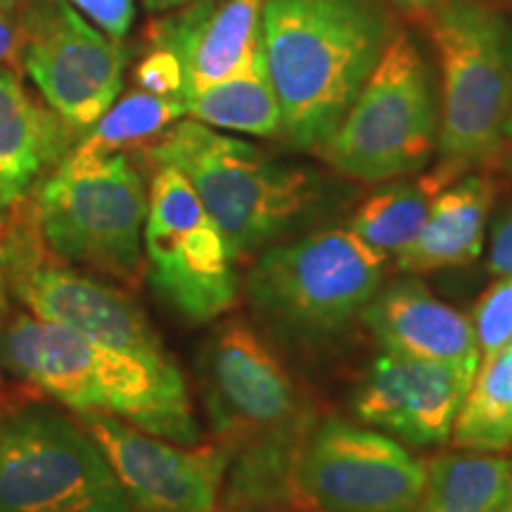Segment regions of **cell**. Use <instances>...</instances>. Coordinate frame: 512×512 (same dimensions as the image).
I'll use <instances>...</instances> for the list:
<instances>
[{"mask_svg": "<svg viewBox=\"0 0 512 512\" xmlns=\"http://www.w3.org/2000/svg\"><path fill=\"white\" fill-rule=\"evenodd\" d=\"M394 31L382 0H266L261 46L287 143L325 145Z\"/></svg>", "mask_w": 512, "mask_h": 512, "instance_id": "6da1fadb", "label": "cell"}, {"mask_svg": "<svg viewBox=\"0 0 512 512\" xmlns=\"http://www.w3.org/2000/svg\"><path fill=\"white\" fill-rule=\"evenodd\" d=\"M3 366L74 413H102L152 437L200 444V422L171 356L114 349L34 316L0 332Z\"/></svg>", "mask_w": 512, "mask_h": 512, "instance_id": "7a4b0ae2", "label": "cell"}, {"mask_svg": "<svg viewBox=\"0 0 512 512\" xmlns=\"http://www.w3.org/2000/svg\"><path fill=\"white\" fill-rule=\"evenodd\" d=\"M382 278L384 259L349 228H323L256 254L245 294L266 339L320 354L361 323Z\"/></svg>", "mask_w": 512, "mask_h": 512, "instance_id": "3957f363", "label": "cell"}, {"mask_svg": "<svg viewBox=\"0 0 512 512\" xmlns=\"http://www.w3.org/2000/svg\"><path fill=\"white\" fill-rule=\"evenodd\" d=\"M147 152L155 166L169 164L188 178L238 259L287 240L323 200L309 169L278 162L195 119H178Z\"/></svg>", "mask_w": 512, "mask_h": 512, "instance_id": "277c9868", "label": "cell"}, {"mask_svg": "<svg viewBox=\"0 0 512 512\" xmlns=\"http://www.w3.org/2000/svg\"><path fill=\"white\" fill-rule=\"evenodd\" d=\"M441 69L439 162L446 183L498 166L505 157L510 64L503 17L484 0H448L430 22Z\"/></svg>", "mask_w": 512, "mask_h": 512, "instance_id": "5b68a950", "label": "cell"}, {"mask_svg": "<svg viewBox=\"0 0 512 512\" xmlns=\"http://www.w3.org/2000/svg\"><path fill=\"white\" fill-rule=\"evenodd\" d=\"M147 188L124 152L69 150L36 195L43 247L133 285L145 266Z\"/></svg>", "mask_w": 512, "mask_h": 512, "instance_id": "8992f818", "label": "cell"}, {"mask_svg": "<svg viewBox=\"0 0 512 512\" xmlns=\"http://www.w3.org/2000/svg\"><path fill=\"white\" fill-rule=\"evenodd\" d=\"M437 128L425 57L406 31H394L366 86L318 152L354 181H392L430 164Z\"/></svg>", "mask_w": 512, "mask_h": 512, "instance_id": "52a82bcc", "label": "cell"}, {"mask_svg": "<svg viewBox=\"0 0 512 512\" xmlns=\"http://www.w3.org/2000/svg\"><path fill=\"white\" fill-rule=\"evenodd\" d=\"M197 382L211 430L233 456L254 446H302L316 425L309 396L271 339L242 318L223 320L204 339Z\"/></svg>", "mask_w": 512, "mask_h": 512, "instance_id": "ba28073f", "label": "cell"}, {"mask_svg": "<svg viewBox=\"0 0 512 512\" xmlns=\"http://www.w3.org/2000/svg\"><path fill=\"white\" fill-rule=\"evenodd\" d=\"M0 512H136L81 422L46 403L0 418Z\"/></svg>", "mask_w": 512, "mask_h": 512, "instance_id": "9c48e42d", "label": "cell"}, {"mask_svg": "<svg viewBox=\"0 0 512 512\" xmlns=\"http://www.w3.org/2000/svg\"><path fill=\"white\" fill-rule=\"evenodd\" d=\"M143 249L150 285L188 323H211L238 302V254L169 164H157L147 188Z\"/></svg>", "mask_w": 512, "mask_h": 512, "instance_id": "30bf717a", "label": "cell"}, {"mask_svg": "<svg viewBox=\"0 0 512 512\" xmlns=\"http://www.w3.org/2000/svg\"><path fill=\"white\" fill-rule=\"evenodd\" d=\"M19 60L50 110L79 133L117 102L128 53L67 0H36L22 17Z\"/></svg>", "mask_w": 512, "mask_h": 512, "instance_id": "8fae6325", "label": "cell"}, {"mask_svg": "<svg viewBox=\"0 0 512 512\" xmlns=\"http://www.w3.org/2000/svg\"><path fill=\"white\" fill-rule=\"evenodd\" d=\"M294 472L318 512H415L427 465L387 434L325 418L304 439Z\"/></svg>", "mask_w": 512, "mask_h": 512, "instance_id": "7c38bea8", "label": "cell"}, {"mask_svg": "<svg viewBox=\"0 0 512 512\" xmlns=\"http://www.w3.org/2000/svg\"><path fill=\"white\" fill-rule=\"evenodd\" d=\"M38 233L12 228L0 242V275L15 297L43 323L60 325L107 347L169 356L143 309L124 292L67 271L38 252Z\"/></svg>", "mask_w": 512, "mask_h": 512, "instance_id": "4fadbf2b", "label": "cell"}, {"mask_svg": "<svg viewBox=\"0 0 512 512\" xmlns=\"http://www.w3.org/2000/svg\"><path fill=\"white\" fill-rule=\"evenodd\" d=\"M136 512H219L233 453L226 446H181L124 420L79 413Z\"/></svg>", "mask_w": 512, "mask_h": 512, "instance_id": "5bb4252c", "label": "cell"}, {"mask_svg": "<svg viewBox=\"0 0 512 512\" xmlns=\"http://www.w3.org/2000/svg\"><path fill=\"white\" fill-rule=\"evenodd\" d=\"M472 380L463 368L382 351L358 384L354 411L408 444L441 446L451 441Z\"/></svg>", "mask_w": 512, "mask_h": 512, "instance_id": "9a60e30c", "label": "cell"}, {"mask_svg": "<svg viewBox=\"0 0 512 512\" xmlns=\"http://www.w3.org/2000/svg\"><path fill=\"white\" fill-rule=\"evenodd\" d=\"M266 0H197L152 27V46L181 62L183 98L245 69L261 46Z\"/></svg>", "mask_w": 512, "mask_h": 512, "instance_id": "2e32d148", "label": "cell"}, {"mask_svg": "<svg viewBox=\"0 0 512 512\" xmlns=\"http://www.w3.org/2000/svg\"><path fill=\"white\" fill-rule=\"evenodd\" d=\"M361 323L382 351L477 375L482 358L472 318L434 297L420 280L403 278L377 290L363 309Z\"/></svg>", "mask_w": 512, "mask_h": 512, "instance_id": "e0dca14e", "label": "cell"}, {"mask_svg": "<svg viewBox=\"0 0 512 512\" xmlns=\"http://www.w3.org/2000/svg\"><path fill=\"white\" fill-rule=\"evenodd\" d=\"M72 147V128L38 105L15 72L0 69V207H15Z\"/></svg>", "mask_w": 512, "mask_h": 512, "instance_id": "ac0fdd59", "label": "cell"}, {"mask_svg": "<svg viewBox=\"0 0 512 512\" xmlns=\"http://www.w3.org/2000/svg\"><path fill=\"white\" fill-rule=\"evenodd\" d=\"M496 202V183L486 174H467L434 197L430 216L413 245L396 256L401 273H430L467 266L484 252L486 226Z\"/></svg>", "mask_w": 512, "mask_h": 512, "instance_id": "d6986e66", "label": "cell"}, {"mask_svg": "<svg viewBox=\"0 0 512 512\" xmlns=\"http://www.w3.org/2000/svg\"><path fill=\"white\" fill-rule=\"evenodd\" d=\"M512 498V456L441 453L427 465L415 512H503Z\"/></svg>", "mask_w": 512, "mask_h": 512, "instance_id": "ffe728a7", "label": "cell"}, {"mask_svg": "<svg viewBox=\"0 0 512 512\" xmlns=\"http://www.w3.org/2000/svg\"><path fill=\"white\" fill-rule=\"evenodd\" d=\"M185 117L216 131L275 138L283 133V112L268 79L264 53L245 69L183 98Z\"/></svg>", "mask_w": 512, "mask_h": 512, "instance_id": "44dd1931", "label": "cell"}, {"mask_svg": "<svg viewBox=\"0 0 512 512\" xmlns=\"http://www.w3.org/2000/svg\"><path fill=\"white\" fill-rule=\"evenodd\" d=\"M302 446H254L230 458L219 512H318L297 484Z\"/></svg>", "mask_w": 512, "mask_h": 512, "instance_id": "7402d4cb", "label": "cell"}, {"mask_svg": "<svg viewBox=\"0 0 512 512\" xmlns=\"http://www.w3.org/2000/svg\"><path fill=\"white\" fill-rule=\"evenodd\" d=\"M437 171L377 190L354 211L349 230L384 261L396 259L418 238L434 197L446 188Z\"/></svg>", "mask_w": 512, "mask_h": 512, "instance_id": "603a6c76", "label": "cell"}, {"mask_svg": "<svg viewBox=\"0 0 512 512\" xmlns=\"http://www.w3.org/2000/svg\"><path fill=\"white\" fill-rule=\"evenodd\" d=\"M458 451L501 453L512 446V354L501 351L479 366L453 425Z\"/></svg>", "mask_w": 512, "mask_h": 512, "instance_id": "cb8c5ba5", "label": "cell"}, {"mask_svg": "<svg viewBox=\"0 0 512 512\" xmlns=\"http://www.w3.org/2000/svg\"><path fill=\"white\" fill-rule=\"evenodd\" d=\"M185 117V105L178 98L133 91L114 102L86 136L74 145V150L91 152V155H112L124 152L126 147L159 138L169 126Z\"/></svg>", "mask_w": 512, "mask_h": 512, "instance_id": "d4e9b609", "label": "cell"}, {"mask_svg": "<svg viewBox=\"0 0 512 512\" xmlns=\"http://www.w3.org/2000/svg\"><path fill=\"white\" fill-rule=\"evenodd\" d=\"M479 366L501 354L512 337V275H503L486 290L472 311Z\"/></svg>", "mask_w": 512, "mask_h": 512, "instance_id": "484cf974", "label": "cell"}, {"mask_svg": "<svg viewBox=\"0 0 512 512\" xmlns=\"http://www.w3.org/2000/svg\"><path fill=\"white\" fill-rule=\"evenodd\" d=\"M136 81L147 93L183 100V69L174 53L152 46L136 69Z\"/></svg>", "mask_w": 512, "mask_h": 512, "instance_id": "4316f807", "label": "cell"}, {"mask_svg": "<svg viewBox=\"0 0 512 512\" xmlns=\"http://www.w3.org/2000/svg\"><path fill=\"white\" fill-rule=\"evenodd\" d=\"M67 3L112 41H124L136 19V0H67Z\"/></svg>", "mask_w": 512, "mask_h": 512, "instance_id": "83f0119b", "label": "cell"}, {"mask_svg": "<svg viewBox=\"0 0 512 512\" xmlns=\"http://www.w3.org/2000/svg\"><path fill=\"white\" fill-rule=\"evenodd\" d=\"M486 268L496 278L512 275V204L501 209L491 223V242L489 256H486Z\"/></svg>", "mask_w": 512, "mask_h": 512, "instance_id": "f1b7e54d", "label": "cell"}, {"mask_svg": "<svg viewBox=\"0 0 512 512\" xmlns=\"http://www.w3.org/2000/svg\"><path fill=\"white\" fill-rule=\"evenodd\" d=\"M22 48V19L15 10H0V62L19 55Z\"/></svg>", "mask_w": 512, "mask_h": 512, "instance_id": "f546056e", "label": "cell"}, {"mask_svg": "<svg viewBox=\"0 0 512 512\" xmlns=\"http://www.w3.org/2000/svg\"><path fill=\"white\" fill-rule=\"evenodd\" d=\"M387 3L394 5V8L403 12V15L420 19V22H430L448 0H387Z\"/></svg>", "mask_w": 512, "mask_h": 512, "instance_id": "4dcf8cb0", "label": "cell"}, {"mask_svg": "<svg viewBox=\"0 0 512 512\" xmlns=\"http://www.w3.org/2000/svg\"><path fill=\"white\" fill-rule=\"evenodd\" d=\"M505 50H508V64H510V110L508 119H505V159H508L512 169V29L505 34Z\"/></svg>", "mask_w": 512, "mask_h": 512, "instance_id": "1f68e13d", "label": "cell"}, {"mask_svg": "<svg viewBox=\"0 0 512 512\" xmlns=\"http://www.w3.org/2000/svg\"><path fill=\"white\" fill-rule=\"evenodd\" d=\"M145 10L152 12V15H159V12H171L178 8H185V5L197 3V0H143Z\"/></svg>", "mask_w": 512, "mask_h": 512, "instance_id": "d6a6232c", "label": "cell"}, {"mask_svg": "<svg viewBox=\"0 0 512 512\" xmlns=\"http://www.w3.org/2000/svg\"><path fill=\"white\" fill-rule=\"evenodd\" d=\"M3 311H5V283H3V275H0V323H3ZM0 328H3V325H0Z\"/></svg>", "mask_w": 512, "mask_h": 512, "instance_id": "836d02e7", "label": "cell"}, {"mask_svg": "<svg viewBox=\"0 0 512 512\" xmlns=\"http://www.w3.org/2000/svg\"><path fill=\"white\" fill-rule=\"evenodd\" d=\"M22 0H0V10H15Z\"/></svg>", "mask_w": 512, "mask_h": 512, "instance_id": "e575fe53", "label": "cell"}, {"mask_svg": "<svg viewBox=\"0 0 512 512\" xmlns=\"http://www.w3.org/2000/svg\"><path fill=\"white\" fill-rule=\"evenodd\" d=\"M5 214H8V211H5L3 207H0V226H3V221H5Z\"/></svg>", "mask_w": 512, "mask_h": 512, "instance_id": "d590c367", "label": "cell"}, {"mask_svg": "<svg viewBox=\"0 0 512 512\" xmlns=\"http://www.w3.org/2000/svg\"><path fill=\"white\" fill-rule=\"evenodd\" d=\"M503 512H512V498L508 501V505H505V508H503Z\"/></svg>", "mask_w": 512, "mask_h": 512, "instance_id": "8d00e7d4", "label": "cell"}, {"mask_svg": "<svg viewBox=\"0 0 512 512\" xmlns=\"http://www.w3.org/2000/svg\"><path fill=\"white\" fill-rule=\"evenodd\" d=\"M505 351H510V354H512V337H510V342H508V347H505Z\"/></svg>", "mask_w": 512, "mask_h": 512, "instance_id": "74e56055", "label": "cell"}]
</instances>
